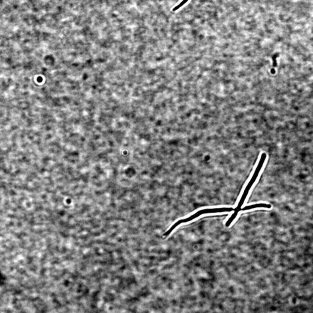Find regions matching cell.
I'll use <instances>...</instances> for the list:
<instances>
[{"label":"cell","mask_w":313,"mask_h":313,"mask_svg":"<svg viewBox=\"0 0 313 313\" xmlns=\"http://www.w3.org/2000/svg\"><path fill=\"white\" fill-rule=\"evenodd\" d=\"M261 207L269 208H270L271 207V206L270 205L268 204H266L265 203H259L247 206L244 207L243 208L242 210H249L250 209H254L256 208Z\"/></svg>","instance_id":"cell-1"},{"label":"cell","mask_w":313,"mask_h":313,"mask_svg":"<svg viewBox=\"0 0 313 313\" xmlns=\"http://www.w3.org/2000/svg\"><path fill=\"white\" fill-rule=\"evenodd\" d=\"M235 212V213H234V214L232 215V216L230 217V218H229L228 221H227L226 223V225L227 226L229 225L231 223V222L233 221V220L237 216V212Z\"/></svg>","instance_id":"cell-3"},{"label":"cell","mask_w":313,"mask_h":313,"mask_svg":"<svg viewBox=\"0 0 313 313\" xmlns=\"http://www.w3.org/2000/svg\"><path fill=\"white\" fill-rule=\"evenodd\" d=\"M188 0H183L178 5L176 6L173 9L172 11H174L177 10L180 7L184 5L188 1Z\"/></svg>","instance_id":"cell-2"}]
</instances>
